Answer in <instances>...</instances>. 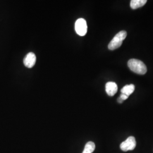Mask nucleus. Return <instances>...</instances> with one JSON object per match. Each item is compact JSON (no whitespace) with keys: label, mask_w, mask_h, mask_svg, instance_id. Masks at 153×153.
Wrapping results in <instances>:
<instances>
[{"label":"nucleus","mask_w":153,"mask_h":153,"mask_svg":"<svg viewBox=\"0 0 153 153\" xmlns=\"http://www.w3.org/2000/svg\"><path fill=\"white\" fill-rule=\"evenodd\" d=\"M129 68L135 73L138 74H145L147 72V68L145 64L141 61L132 59L128 62Z\"/></svg>","instance_id":"f257e3e1"},{"label":"nucleus","mask_w":153,"mask_h":153,"mask_svg":"<svg viewBox=\"0 0 153 153\" xmlns=\"http://www.w3.org/2000/svg\"><path fill=\"white\" fill-rule=\"evenodd\" d=\"M127 33L126 31H121L117 33L108 44V49L115 50L119 48L122 45L123 40L126 38Z\"/></svg>","instance_id":"f03ea898"},{"label":"nucleus","mask_w":153,"mask_h":153,"mask_svg":"<svg viewBox=\"0 0 153 153\" xmlns=\"http://www.w3.org/2000/svg\"><path fill=\"white\" fill-rule=\"evenodd\" d=\"M75 30L78 35L85 36L88 31L86 21L83 18L77 19L75 23Z\"/></svg>","instance_id":"7ed1b4c3"},{"label":"nucleus","mask_w":153,"mask_h":153,"mask_svg":"<svg viewBox=\"0 0 153 153\" xmlns=\"http://www.w3.org/2000/svg\"><path fill=\"white\" fill-rule=\"evenodd\" d=\"M136 146V138L133 136L128 137L126 141L120 144L121 150L123 152H128L134 150Z\"/></svg>","instance_id":"20e7f679"},{"label":"nucleus","mask_w":153,"mask_h":153,"mask_svg":"<svg viewBox=\"0 0 153 153\" xmlns=\"http://www.w3.org/2000/svg\"><path fill=\"white\" fill-rule=\"evenodd\" d=\"M36 60V55L33 52H30L24 58L23 63L25 66H26L28 68H31L35 65Z\"/></svg>","instance_id":"39448f33"},{"label":"nucleus","mask_w":153,"mask_h":153,"mask_svg":"<svg viewBox=\"0 0 153 153\" xmlns=\"http://www.w3.org/2000/svg\"><path fill=\"white\" fill-rule=\"evenodd\" d=\"M117 85L115 82H107L105 85V91L110 97L115 95L117 91Z\"/></svg>","instance_id":"423d86ee"},{"label":"nucleus","mask_w":153,"mask_h":153,"mask_svg":"<svg viewBox=\"0 0 153 153\" xmlns=\"http://www.w3.org/2000/svg\"><path fill=\"white\" fill-rule=\"evenodd\" d=\"M147 2L146 0H131L130 6L131 9H137L145 5Z\"/></svg>","instance_id":"0eeeda50"},{"label":"nucleus","mask_w":153,"mask_h":153,"mask_svg":"<svg viewBox=\"0 0 153 153\" xmlns=\"http://www.w3.org/2000/svg\"><path fill=\"white\" fill-rule=\"evenodd\" d=\"M134 89H135V86L133 84L128 85L125 86L121 90V92L122 94H124L126 95H127L128 97H129L133 93V91H134Z\"/></svg>","instance_id":"6e6552de"},{"label":"nucleus","mask_w":153,"mask_h":153,"mask_svg":"<svg viewBox=\"0 0 153 153\" xmlns=\"http://www.w3.org/2000/svg\"><path fill=\"white\" fill-rule=\"evenodd\" d=\"M95 143L93 142L90 141L86 144L83 151L88 153H92L95 150Z\"/></svg>","instance_id":"1a4fd4ad"},{"label":"nucleus","mask_w":153,"mask_h":153,"mask_svg":"<svg viewBox=\"0 0 153 153\" xmlns=\"http://www.w3.org/2000/svg\"><path fill=\"white\" fill-rule=\"evenodd\" d=\"M120 98L122 100H126L128 98V97L127 96V95H126L125 94H121L120 96Z\"/></svg>","instance_id":"9d476101"},{"label":"nucleus","mask_w":153,"mask_h":153,"mask_svg":"<svg viewBox=\"0 0 153 153\" xmlns=\"http://www.w3.org/2000/svg\"><path fill=\"white\" fill-rule=\"evenodd\" d=\"M117 102H118L119 103H122L124 102V100H122V99L119 97V98L117 99Z\"/></svg>","instance_id":"9b49d317"},{"label":"nucleus","mask_w":153,"mask_h":153,"mask_svg":"<svg viewBox=\"0 0 153 153\" xmlns=\"http://www.w3.org/2000/svg\"><path fill=\"white\" fill-rule=\"evenodd\" d=\"M87 153V152H84V151H83V153Z\"/></svg>","instance_id":"f8f14e48"}]
</instances>
